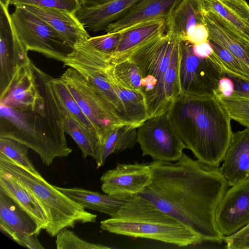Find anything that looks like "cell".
<instances>
[{
    "instance_id": "obj_31",
    "label": "cell",
    "mask_w": 249,
    "mask_h": 249,
    "mask_svg": "<svg viewBox=\"0 0 249 249\" xmlns=\"http://www.w3.org/2000/svg\"><path fill=\"white\" fill-rule=\"evenodd\" d=\"M51 80L55 96L62 107L82 125L97 134L60 78L51 77Z\"/></svg>"
},
{
    "instance_id": "obj_28",
    "label": "cell",
    "mask_w": 249,
    "mask_h": 249,
    "mask_svg": "<svg viewBox=\"0 0 249 249\" xmlns=\"http://www.w3.org/2000/svg\"><path fill=\"white\" fill-rule=\"evenodd\" d=\"M63 108L65 133L69 134L76 143L81 151L83 158L91 156L95 159L100 143L99 136L96 133L82 125Z\"/></svg>"
},
{
    "instance_id": "obj_1",
    "label": "cell",
    "mask_w": 249,
    "mask_h": 249,
    "mask_svg": "<svg viewBox=\"0 0 249 249\" xmlns=\"http://www.w3.org/2000/svg\"><path fill=\"white\" fill-rule=\"evenodd\" d=\"M152 182L138 195L174 217L202 242H221L217 207L230 186L220 168L194 160L184 153L175 163L154 160Z\"/></svg>"
},
{
    "instance_id": "obj_22",
    "label": "cell",
    "mask_w": 249,
    "mask_h": 249,
    "mask_svg": "<svg viewBox=\"0 0 249 249\" xmlns=\"http://www.w3.org/2000/svg\"><path fill=\"white\" fill-rule=\"evenodd\" d=\"M209 38L226 49L249 67V45L236 36L214 13L204 10Z\"/></svg>"
},
{
    "instance_id": "obj_7",
    "label": "cell",
    "mask_w": 249,
    "mask_h": 249,
    "mask_svg": "<svg viewBox=\"0 0 249 249\" xmlns=\"http://www.w3.org/2000/svg\"><path fill=\"white\" fill-rule=\"evenodd\" d=\"M14 29L28 51L63 62L73 48L56 30L23 6L10 14Z\"/></svg>"
},
{
    "instance_id": "obj_30",
    "label": "cell",
    "mask_w": 249,
    "mask_h": 249,
    "mask_svg": "<svg viewBox=\"0 0 249 249\" xmlns=\"http://www.w3.org/2000/svg\"><path fill=\"white\" fill-rule=\"evenodd\" d=\"M208 40L213 51L209 57L226 75L249 82V67L213 40Z\"/></svg>"
},
{
    "instance_id": "obj_14",
    "label": "cell",
    "mask_w": 249,
    "mask_h": 249,
    "mask_svg": "<svg viewBox=\"0 0 249 249\" xmlns=\"http://www.w3.org/2000/svg\"><path fill=\"white\" fill-rule=\"evenodd\" d=\"M216 222L224 236L249 224V178L228 189L217 207Z\"/></svg>"
},
{
    "instance_id": "obj_17",
    "label": "cell",
    "mask_w": 249,
    "mask_h": 249,
    "mask_svg": "<svg viewBox=\"0 0 249 249\" xmlns=\"http://www.w3.org/2000/svg\"><path fill=\"white\" fill-rule=\"evenodd\" d=\"M22 6L49 24L73 48L90 37L74 13L35 5Z\"/></svg>"
},
{
    "instance_id": "obj_39",
    "label": "cell",
    "mask_w": 249,
    "mask_h": 249,
    "mask_svg": "<svg viewBox=\"0 0 249 249\" xmlns=\"http://www.w3.org/2000/svg\"><path fill=\"white\" fill-rule=\"evenodd\" d=\"M209 37V32L205 24H201L194 28L185 41L195 45L207 41Z\"/></svg>"
},
{
    "instance_id": "obj_3",
    "label": "cell",
    "mask_w": 249,
    "mask_h": 249,
    "mask_svg": "<svg viewBox=\"0 0 249 249\" xmlns=\"http://www.w3.org/2000/svg\"><path fill=\"white\" fill-rule=\"evenodd\" d=\"M167 113L185 148L198 160L219 167L233 132L231 119L216 97L179 94Z\"/></svg>"
},
{
    "instance_id": "obj_19",
    "label": "cell",
    "mask_w": 249,
    "mask_h": 249,
    "mask_svg": "<svg viewBox=\"0 0 249 249\" xmlns=\"http://www.w3.org/2000/svg\"><path fill=\"white\" fill-rule=\"evenodd\" d=\"M141 0H112L98 5L80 6L75 15L87 31L96 33L105 30Z\"/></svg>"
},
{
    "instance_id": "obj_26",
    "label": "cell",
    "mask_w": 249,
    "mask_h": 249,
    "mask_svg": "<svg viewBox=\"0 0 249 249\" xmlns=\"http://www.w3.org/2000/svg\"><path fill=\"white\" fill-rule=\"evenodd\" d=\"M106 72L109 81L142 93L140 71L134 62L127 57H109Z\"/></svg>"
},
{
    "instance_id": "obj_33",
    "label": "cell",
    "mask_w": 249,
    "mask_h": 249,
    "mask_svg": "<svg viewBox=\"0 0 249 249\" xmlns=\"http://www.w3.org/2000/svg\"><path fill=\"white\" fill-rule=\"evenodd\" d=\"M225 107L231 118L241 124L249 122V97L232 94L229 97L215 96Z\"/></svg>"
},
{
    "instance_id": "obj_34",
    "label": "cell",
    "mask_w": 249,
    "mask_h": 249,
    "mask_svg": "<svg viewBox=\"0 0 249 249\" xmlns=\"http://www.w3.org/2000/svg\"><path fill=\"white\" fill-rule=\"evenodd\" d=\"M55 244L57 249H109L112 247L85 241L73 231L65 228L56 235Z\"/></svg>"
},
{
    "instance_id": "obj_37",
    "label": "cell",
    "mask_w": 249,
    "mask_h": 249,
    "mask_svg": "<svg viewBox=\"0 0 249 249\" xmlns=\"http://www.w3.org/2000/svg\"><path fill=\"white\" fill-rule=\"evenodd\" d=\"M228 249H249V224L223 240Z\"/></svg>"
},
{
    "instance_id": "obj_4",
    "label": "cell",
    "mask_w": 249,
    "mask_h": 249,
    "mask_svg": "<svg viewBox=\"0 0 249 249\" xmlns=\"http://www.w3.org/2000/svg\"><path fill=\"white\" fill-rule=\"evenodd\" d=\"M102 230L118 235L154 240L179 247L202 242L178 220L139 196L130 197L118 213L100 222Z\"/></svg>"
},
{
    "instance_id": "obj_35",
    "label": "cell",
    "mask_w": 249,
    "mask_h": 249,
    "mask_svg": "<svg viewBox=\"0 0 249 249\" xmlns=\"http://www.w3.org/2000/svg\"><path fill=\"white\" fill-rule=\"evenodd\" d=\"M9 5L15 7L26 5H35L59 9L74 14L80 7L78 0H11Z\"/></svg>"
},
{
    "instance_id": "obj_41",
    "label": "cell",
    "mask_w": 249,
    "mask_h": 249,
    "mask_svg": "<svg viewBox=\"0 0 249 249\" xmlns=\"http://www.w3.org/2000/svg\"><path fill=\"white\" fill-rule=\"evenodd\" d=\"M233 90L234 85L232 80L227 75L221 78L219 82L218 94L229 97L232 94Z\"/></svg>"
},
{
    "instance_id": "obj_10",
    "label": "cell",
    "mask_w": 249,
    "mask_h": 249,
    "mask_svg": "<svg viewBox=\"0 0 249 249\" xmlns=\"http://www.w3.org/2000/svg\"><path fill=\"white\" fill-rule=\"evenodd\" d=\"M137 140L142 155L149 156L154 160L177 161L186 148L167 112L143 122L137 128Z\"/></svg>"
},
{
    "instance_id": "obj_23",
    "label": "cell",
    "mask_w": 249,
    "mask_h": 249,
    "mask_svg": "<svg viewBox=\"0 0 249 249\" xmlns=\"http://www.w3.org/2000/svg\"><path fill=\"white\" fill-rule=\"evenodd\" d=\"M56 187L84 209L98 211L110 217L115 215L130 198L102 194L80 188Z\"/></svg>"
},
{
    "instance_id": "obj_9",
    "label": "cell",
    "mask_w": 249,
    "mask_h": 249,
    "mask_svg": "<svg viewBox=\"0 0 249 249\" xmlns=\"http://www.w3.org/2000/svg\"><path fill=\"white\" fill-rule=\"evenodd\" d=\"M225 73L209 57L196 55L193 44L180 40L178 66L180 94L191 97L216 96Z\"/></svg>"
},
{
    "instance_id": "obj_29",
    "label": "cell",
    "mask_w": 249,
    "mask_h": 249,
    "mask_svg": "<svg viewBox=\"0 0 249 249\" xmlns=\"http://www.w3.org/2000/svg\"><path fill=\"white\" fill-rule=\"evenodd\" d=\"M108 82L123 102L130 124L139 126L149 118L145 101L140 92L126 89Z\"/></svg>"
},
{
    "instance_id": "obj_6",
    "label": "cell",
    "mask_w": 249,
    "mask_h": 249,
    "mask_svg": "<svg viewBox=\"0 0 249 249\" xmlns=\"http://www.w3.org/2000/svg\"><path fill=\"white\" fill-rule=\"evenodd\" d=\"M0 170L10 174L24 186L42 208L47 219L45 229L52 237L65 228H73L78 223H95L97 215L85 210L48 182L0 153Z\"/></svg>"
},
{
    "instance_id": "obj_45",
    "label": "cell",
    "mask_w": 249,
    "mask_h": 249,
    "mask_svg": "<svg viewBox=\"0 0 249 249\" xmlns=\"http://www.w3.org/2000/svg\"><path fill=\"white\" fill-rule=\"evenodd\" d=\"M243 125L247 127H249V122L246 123L244 124Z\"/></svg>"
},
{
    "instance_id": "obj_5",
    "label": "cell",
    "mask_w": 249,
    "mask_h": 249,
    "mask_svg": "<svg viewBox=\"0 0 249 249\" xmlns=\"http://www.w3.org/2000/svg\"><path fill=\"white\" fill-rule=\"evenodd\" d=\"M180 45V39L166 30L114 56L127 57L138 68L142 78L141 92L149 118L166 113L171 107L166 97L165 79L171 59Z\"/></svg>"
},
{
    "instance_id": "obj_16",
    "label": "cell",
    "mask_w": 249,
    "mask_h": 249,
    "mask_svg": "<svg viewBox=\"0 0 249 249\" xmlns=\"http://www.w3.org/2000/svg\"><path fill=\"white\" fill-rule=\"evenodd\" d=\"M220 168L232 186L249 178V127L233 132Z\"/></svg>"
},
{
    "instance_id": "obj_8",
    "label": "cell",
    "mask_w": 249,
    "mask_h": 249,
    "mask_svg": "<svg viewBox=\"0 0 249 249\" xmlns=\"http://www.w3.org/2000/svg\"><path fill=\"white\" fill-rule=\"evenodd\" d=\"M94 126L100 142L123 122L111 104L76 70L70 67L60 77Z\"/></svg>"
},
{
    "instance_id": "obj_11",
    "label": "cell",
    "mask_w": 249,
    "mask_h": 249,
    "mask_svg": "<svg viewBox=\"0 0 249 249\" xmlns=\"http://www.w3.org/2000/svg\"><path fill=\"white\" fill-rule=\"evenodd\" d=\"M31 62L13 27L8 7L0 3V91L20 68Z\"/></svg>"
},
{
    "instance_id": "obj_36",
    "label": "cell",
    "mask_w": 249,
    "mask_h": 249,
    "mask_svg": "<svg viewBox=\"0 0 249 249\" xmlns=\"http://www.w3.org/2000/svg\"><path fill=\"white\" fill-rule=\"evenodd\" d=\"M121 37V32L107 33L101 36L90 37L88 40L96 50L110 56L115 51Z\"/></svg>"
},
{
    "instance_id": "obj_2",
    "label": "cell",
    "mask_w": 249,
    "mask_h": 249,
    "mask_svg": "<svg viewBox=\"0 0 249 249\" xmlns=\"http://www.w3.org/2000/svg\"><path fill=\"white\" fill-rule=\"evenodd\" d=\"M45 105L35 110H18L0 104V137L17 141L32 149L46 165L72 152L65 135L64 112L54 92L51 76L34 64Z\"/></svg>"
},
{
    "instance_id": "obj_38",
    "label": "cell",
    "mask_w": 249,
    "mask_h": 249,
    "mask_svg": "<svg viewBox=\"0 0 249 249\" xmlns=\"http://www.w3.org/2000/svg\"><path fill=\"white\" fill-rule=\"evenodd\" d=\"M36 234H28L13 232L9 236L19 245L30 249H44L39 241Z\"/></svg>"
},
{
    "instance_id": "obj_20",
    "label": "cell",
    "mask_w": 249,
    "mask_h": 249,
    "mask_svg": "<svg viewBox=\"0 0 249 249\" xmlns=\"http://www.w3.org/2000/svg\"><path fill=\"white\" fill-rule=\"evenodd\" d=\"M0 190L10 197L36 223L40 232L48 222L45 213L33 195L8 173L0 170Z\"/></svg>"
},
{
    "instance_id": "obj_43",
    "label": "cell",
    "mask_w": 249,
    "mask_h": 249,
    "mask_svg": "<svg viewBox=\"0 0 249 249\" xmlns=\"http://www.w3.org/2000/svg\"><path fill=\"white\" fill-rule=\"evenodd\" d=\"M80 6L88 7L103 4L112 0H78Z\"/></svg>"
},
{
    "instance_id": "obj_24",
    "label": "cell",
    "mask_w": 249,
    "mask_h": 249,
    "mask_svg": "<svg viewBox=\"0 0 249 249\" xmlns=\"http://www.w3.org/2000/svg\"><path fill=\"white\" fill-rule=\"evenodd\" d=\"M0 228L8 235L13 232L39 235L34 220L0 190Z\"/></svg>"
},
{
    "instance_id": "obj_44",
    "label": "cell",
    "mask_w": 249,
    "mask_h": 249,
    "mask_svg": "<svg viewBox=\"0 0 249 249\" xmlns=\"http://www.w3.org/2000/svg\"><path fill=\"white\" fill-rule=\"evenodd\" d=\"M10 0H0V3H1L5 6L8 7Z\"/></svg>"
},
{
    "instance_id": "obj_13",
    "label": "cell",
    "mask_w": 249,
    "mask_h": 249,
    "mask_svg": "<svg viewBox=\"0 0 249 249\" xmlns=\"http://www.w3.org/2000/svg\"><path fill=\"white\" fill-rule=\"evenodd\" d=\"M0 104L18 110H37L45 105L31 62L19 68L0 93Z\"/></svg>"
},
{
    "instance_id": "obj_27",
    "label": "cell",
    "mask_w": 249,
    "mask_h": 249,
    "mask_svg": "<svg viewBox=\"0 0 249 249\" xmlns=\"http://www.w3.org/2000/svg\"><path fill=\"white\" fill-rule=\"evenodd\" d=\"M166 21L158 20L131 28L121 33V37L114 53L109 57L121 55L154 36L166 31Z\"/></svg>"
},
{
    "instance_id": "obj_15",
    "label": "cell",
    "mask_w": 249,
    "mask_h": 249,
    "mask_svg": "<svg viewBox=\"0 0 249 249\" xmlns=\"http://www.w3.org/2000/svg\"><path fill=\"white\" fill-rule=\"evenodd\" d=\"M181 0H141L105 31L107 33L122 32L148 22L166 21Z\"/></svg>"
},
{
    "instance_id": "obj_40",
    "label": "cell",
    "mask_w": 249,
    "mask_h": 249,
    "mask_svg": "<svg viewBox=\"0 0 249 249\" xmlns=\"http://www.w3.org/2000/svg\"><path fill=\"white\" fill-rule=\"evenodd\" d=\"M228 76L232 80L234 85V90L232 94L249 97V82Z\"/></svg>"
},
{
    "instance_id": "obj_42",
    "label": "cell",
    "mask_w": 249,
    "mask_h": 249,
    "mask_svg": "<svg viewBox=\"0 0 249 249\" xmlns=\"http://www.w3.org/2000/svg\"><path fill=\"white\" fill-rule=\"evenodd\" d=\"M194 53L201 57H209L213 53V49L209 40L197 44H193Z\"/></svg>"
},
{
    "instance_id": "obj_21",
    "label": "cell",
    "mask_w": 249,
    "mask_h": 249,
    "mask_svg": "<svg viewBox=\"0 0 249 249\" xmlns=\"http://www.w3.org/2000/svg\"><path fill=\"white\" fill-rule=\"evenodd\" d=\"M166 22L167 31L185 41L197 25L205 24L202 0H182Z\"/></svg>"
},
{
    "instance_id": "obj_18",
    "label": "cell",
    "mask_w": 249,
    "mask_h": 249,
    "mask_svg": "<svg viewBox=\"0 0 249 249\" xmlns=\"http://www.w3.org/2000/svg\"><path fill=\"white\" fill-rule=\"evenodd\" d=\"M203 9L215 14L249 45V4L245 0H202Z\"/></svg>"
},
{
    "instance_id": "obj_32",
    "label": "cell",
    "mask_w": 249,
    "mask_h": 249,
    "mask_svg": "<svg viewBox=\"0 0 249 249\" xmlns=\"http://www.w3.org/2000/svg\"><path fill=\"white\" fill-rule=\"evenodd\" d=\"M28 147L17 141L0 137V153L17 162L31 173L41 176L36 169L28 156Z\"/></svg>"
},
{
    "instance_id": "obj_12",
    "label": "cell",
    "mask_w": 249,
    "mask_h": 249,
    "mask_svg": "<svg viewBox=\"0 0 249 249\" xmlns=\"http://www.w3.org/2000/svg\"><path fill=\"white\" fill-rule=\"evenodd\" d=\"M153 171L149 164L118 163L100 178L101 189L106 194L125 198L139 195L151 184Z\"/></svg>"
},
{
    "instance_id": "obj_25",
    "label": "cell",
    "mask_w": 249,
    "mask_h": 249,
    "mask_svg": "<svg viewBox=\"0 0 249 249\" xmlns=\"http://www.w3.org/2000/svg\"><path fill=\"white\" fill-rule=\"evenodd\" d=\"M138 127L132 124H123L113 129L99 143L94 159L97 168L104 165L110 154L133 148L137 142Z\"/></svg>"
}]
</instances>
